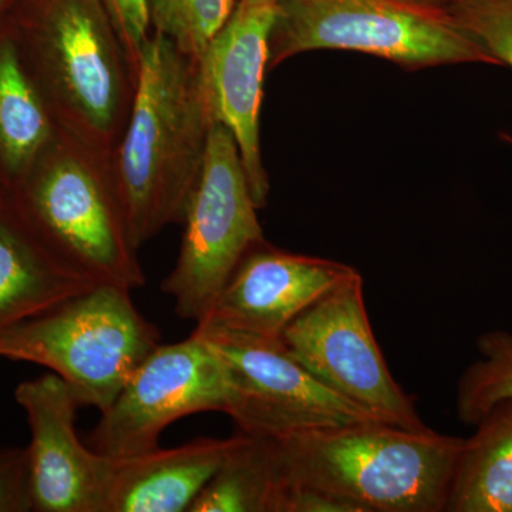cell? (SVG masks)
<instances>
[{
	"instance_id": "6da1fadb",
	"label": "cell",
	"mask_w": 512,
	"mask_h": 512,
	"mask_svg": "<svg viewBox=\"0 0 512 512\" xmlns=\"http://www.w3.org/2000/svg\"><path fill=\"white\" fill-rule=\"evenodd\" d=\"M212 123L197 62L151 32L138 57L130 117L111 154L138 249L170 225L183 224L204 167Z\"/></svg>"
},
{
	"instance_id": "7a4b0ae2",
	"label": "cell",
	"mask_w": 512,
	"mask_h": 512,
	"mask_svg": "<svg viewBox=\"0 0 512 512\" xmlns=\"http://www.w3.org/2000/svg\"><path fill=\"white\" fill-rule=\"evenodd\" d=\"M6 18L57 130L111 156L130 117L137 70L104 0H13Z\"/></svg>"
},
{
	"instance_id": "3957f363",
	"label": "cell",
	"mask_w": 512,
	"mask_h": 512,
	"mask_svg": "<svg viewBox=\"0 0 512 512\" xmlns=\"http://www.w3.org/2000/svg\"><path fill=\"white\" fill-rule=\"evenodd\" d=\"M282 476L353 512H443L461 437L384 421L274 437Z\"/></svg>"
},
{
	"instance_id": "277c9868",
	"label": "cell",
	"mask_w": 512,
	"mask_h": 512,
	"mask_svg": "<svg viewBox=\"0 0 512 512\" xmlns=\"http://www.w3.org/2000/svg\"><path fill=\"white\" fill-rule=\"evenodd\" d=\"M0 201L50 258L74 274L128 291L146 284L110 154L59 131Z\"/></svg>"
},
{
	"instance_id": "5b68a950",
	"label": "cell",
	"mask_w": 512,
	"mask_h": 512,
	"mask_svg": "<svg viewBox=\"0 0 512 512\" xmlns=\"http://www.w3.org/2000/svg\"><path fill=\"white\" fill-rule=\"evenodd\" d=\"M128 289L100 284L0 332V357L46 367L103 413L160 345Z\"/></svg>"
},
{
	"instance_id": "8992f818",
	"label": "cell",
	"mask_w": 512,
	"mask_h": 512,
	"mask_svg": "<svg viewBox=\"0 0 512 512\" xmlns=\"http://www.w3.org/2000/svg\"><path fill=\"white\" fill-rule=\"evenodd\" d=\"M268 70L313 50L379 57L409 72L497 62L446 8L404 0H275Z\"/></svg>"
},
{
	"instance_id": "52a82bcc",
	"label": "cell",
	"mask_w": 512,
	"mask_h": 512,
	"mask_svg": "<svg viewBox=\"0 0 512 512\" xmlns=\"http://www.w3.org/2000/svg\"><path fill=\"white\" fill-rule=\"evenodd\" d=\"M234 137L214 121L197 187L184 215L180 254L161 289L180 318L200 322L245 254L264 241Z\"/></svg>"
},
{
	"instance_id": "ba28073f",
	"label": "cell",
	"mask_w": 512,
	"mask_h": 512,
	"mask_svg": "<svg viewBox=\"0 0 512 512\" xmlns=\"http://www.w3.org/2000/svg\"><path fill=\"white\" fill-rule=\"evenodd\" d=\"M279 340L293 359L333 392L386 423L430 429L384 360L367 316L359 272L299 313Z\"/></svg>"
},
{
	"instance_id": "9c48e42d",
	"label": "cell",
	"mask_w": 512,
	"mask_h": 512,
	"mask_svg": "<svg viewBox=\"0 0 512 512\" xmlns=\"http://www.w3.org/2000/svg\"><path fill=\"white\" fill-rule=\"evenodd\" d=\"M227 369L197 332L173 345H158L131 375L87 437L101 456L127 458L160 448L175 421L204 412L227 414Z\"/></svg>"
},
{
	"instance_id": "30bf717a",
	"label": "cell",
	"mask_w": 512,
	"mask_h": 512,
	"mask_svg": "<svg viewBox=\"0 0 512 512\" xmlns=\"http://www.w3.org/2000/svg\"><path fill=\"white\" fill-rule=\"evenodd\" d=\"M194 332L210 343L227 369L231 386L227 414L241 433L279 437L383 421L316 379L286 352L281 340L198 326Z\"/></svg>"
},
{
	"instance_id": "8fae6325",
	"label": "cell",
	"mask_w": 512,
	"mask_h": 512,
	"mask_svg": "<svg viewBox=\"0 0 512 512\" xmlns=\"http://www.w3.org/2000/svg\"><path fill=\"white\" fill-rule=\"evenodd\" d=\"M275 15V2L238 0L227 23L197 62L205 103L212 119L234 137L259 210L269 194L261 148V110Z\"/></svg>"
},
{
	"instance_id": "7c38bea8",
	"label": "cell",
	"mask_w": 512,
	"mask_h": 512,
	"mask_svg": "<svg viewBox=\"0 0 512 512\" xmlns=\"http://www.w3.org/2000/svg\"><path fill=\"white\" fill-rule=\"evenodd\" d=\"M15 399L29 421L33 511L106 512L113 460L77 436L72 389L50 372L20 383Z\"/></svg>"
},
{
	"instance_id": "4fadbf2b",
	"label": "cell",
	"mask_w": 512,
	"mask_h": 512,
	"mask_svg": "<svg viewBox=\"0 0 512 512\" xmlns=\"http://www.w3.org/2000/svg\"><path fill=\"white\" fill-rule=\"evenodd\" d=\"M356 272L342 262L293 254L264 239L239 261L197 326L279 340L299 313Z\"/></svg>"
},
{
	"instance_id": "5bb4252c",
	"label": "cell",
	"mask_w": 512,
	"mask_h": 512,
	"mask_svg": "<svg viewBox=\"0 0 512 512\" xmlns=\"http://www.w3.org/2000/svg\"><path fill=\"white\" fill-rule=\"evenodd\" d=\"M237 440L197 439L141 456L111 458L106 512H188Z\"/></svg>"
},
{
	"instance_id": "9a60e30c",
	"label": "cell",
	"mask_w": 512,
	"mask_h": 512,
	"mask_svg": "<svg viewBox=\"0 0 512 512\" xmlns=\"http://www.w3.org/2000/svg\"><path fill=\"white\" fill-rule=\"evenodd\" d=\"M93 286L50 258L0 201V332Z\"/></svg>"
},
{
	"instance_id": "2e32d148",
	"label": "cell",
	"mask_w": 512,
	"mask_h": 512,
	"mask_svg": "<svg viewBox=\"0 0 512 512\" xmlns=\"http://www.w3.org/2000/svg\"><path fill=\"white\" fill-rule=\"evenodd\" d=\"M57 134L20 60L5 12L0 16V198L26 177Z\"/></svg>"
},
{
	"instance_id": "e0dca14e",
	"label": "cell",
	"mask_w": 512,
	"mask_h": 512,
	"mask_svg": "<svg viewBox=\"0 0 512 512\" xmlns=\"http://www.w3.org/2000/svg\"><path fill=\"white\" fill-rule=\"evenodd\" d=\"M444 512H512V400L491 407L464 439Z\"/></svg>"
},
{
	"instance_id": "ac0fdd59",
	"label": "cell",
	"mask_w": 512,
	"mask_h": 512,
	"mask_svg": "<svg viewBox=\"0 0 512 512\" xmlns=\"http://www.w3.org/2000/svg\"><path fill=\"white\" fill-rule=\"evenodd\" d=\"M282 485L275 440L238 431L224 463L188 512H276Z\"/></svg>"
},
{
	"instance_id": "d6986e66",
	"label": "cell",
	"mask_w": 512,
	"mask_h": 512,
	"mask_svg": "<svg viewBox=\"0 0 512 512\" xmlns=\"http://www.w3.org/2000/svg\"><path fill=\"white\" fill-rule=\"evenodd\" d=\"M477 350L480 359L464 370L457 384V417L470 426L495 404L512 400V333H483Z\"/></svg>"
},
{
	"instance_id": "ffe728a7",
	"label": "cell",
	"mask_w": 512,
	"mask_h": 512,
	"mask_svg": "<svg viewBox=\"0 0 512 512\" xmlns=\"http://www.w3.org/2000/svg\"><path fill=\"white\" fill-rule=\"evenodd\" d=\"M146 3L151 32L170 40L181 55L198 62L227 23L238 0H146Z\"/></svg>"
},
{
	"instance_id": "44dd1931",
	"label": "cell",
	"mask_w": 512,
	"mask_h": 512,
	"mask_svg": "<svg viewBox=\"0 0 512 512\" xmlns=\"http://www.w3.org/2000/svg\"><path fill=\"white\" fill-rule=\"evenodd\" d=\"M446 9L498 66L512 69V0H448Z\"/></svg>"
},
{
	"instance_id": "7402d4cb",
	"label": "cell",
	"mask_w": 512,
	"mask_h": 512,
	"mask_svg": "<svg viewBox=\"0 0 512 512\" xmlns=\"http://www.w3.org/2000/svg\"><path fill=\"white\" fill-rule=\"evenodd\" d=\"M33 511L28 447L0 448V512Z\"/></svg>"
},
{
	"instance_id": "603a6c76",
	"label": "cell",
	"mask_w": 512,
	"mask_h": 512,
	"mask_svg": "<svg viewBox=\"0 0 512 512\" xmlns=\"http://www.w3.org/2000/svg\"><path fill=\"white\" fill-rule=\"evenodd\" d=\"M104 3L137 70L138 57L151 35L146 0H104Z\"/></svg>"
},
{
	"instance_id": "cb8c5ba5",
	"label": "cell",
	"mask_w": 512,
	"mask_h": 512,
	"mask_svg": "<svg viewBox=\"0 0 512 512\" xmlns=\"http://www.w3.org/2000/svg\"><path fill=\"white\" fill-rule=\"evenodd\" d=\"M404 2L427 6V8H446L448 0H404Z\"/></svg>"
},
{
	"instance_id": "d4e9b609",
	"label": "cell",
	"mask_w": 512,
	"mask_h": 512,
	"mask_svg": "<svg viewBox=\"0 0 512 512\" xmlns=\"http://www.w3.org/2000/svg\"><path fill=\"white\" fill-rule=\"evenodd\" d=\"M13 0H0V16L3 15V13L6 12L10 8V5H12Z\"/></svg>"
},
{
	"instance_id": "484cf974",
	"label": "cell",
	"mask_w": 512,
	"mask_h": 512,
	"mask_svg": "<svg viewBox=\"0 0 512 512\" xmlns=\"http://www.w3.org/2000/svg\"><path fill=\"white\" fill-rule=\"evenodd\" d=\"M249 2H275V0H249Z\"/></svg>"
}]
</instances>
